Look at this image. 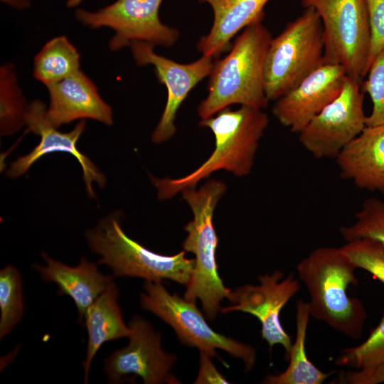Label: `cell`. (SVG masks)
<instances>
[{
	"mask_svg": "<svg viewBox=\"0 0 384 384\" xmlns=\"http://www.w3.org/2000/svg\"><path fill=\"white\" fill-rule=\"evenodd\" d=\"M268 123V116L262 110L245 105L235 110L226 107L201 119L199 125L213 133L214 151L198 169L185 176L174 179L151 176L158 198L170 199L186 188H195L201 180L218 170H226L237 176L250 174Z\"/></svg>",
	"mask_w": 384,
	"mask_h": 384,
	"instance_id": "1",
	"label": "cell"
},
{
	"mask_svg": "<svg viewBox=\"0 0 384 384\" xmlns=\"http://www.w3.org/2000/svg\"><path fill=\"white\" fill-rule=\"evenodd\" d=\"M262 20L245 28L230 53L213 62L207 97L197 108L201 119L210 117L233 104L260 110L267 106L264 70L272 37Z\"/></svg>",
	"mask_w": 384,
	"mask_h": 384,
	"instance_id": "2",
	"label": "cell"
},
{
	"mask_svg": "<svg viewBox=\"0 0 384 384\" xmlns=\"http://www.w3.org/2000/svg\"><path fill=\"white\" fill-rule=\"evenodd\" d=\"M356 269L341 248L335 247L312 250L297 267L310 296V315L357 339L362 336L366 311L358 299L347 293L349 285L358 284Z\"/></svg>",
	"mask_w": 384,
	"mask_h": 384,
	"instance_id": "3",
	"label": "cell"
},
{
	"mask_svg": "<svg viewBox=\"0 0 384 384\" xmlns=\"http://www.w3.org/2000/svg\"><path fill=\"white\" fill-rule=\"evenodd\" d=\"M225 191V183L210 180L198 189L188 188L181 191L193 214V220L184 227L188 235L182 247L196 257L183 298L193 302L199 299L209 320L216 317L220 302L225 298L230 300L233 292L224 286L218 272L215 252L218 238L213 223L215 206Z\"/></svg>",
	"mask_w": 384,
	"mask_h": 384,
	"instance_id": "4",
	"label": "cell"
},
{
	"mask_svg": "<svg viewBox=\"0 0 384 384\" xmlns=\"http://www.w3.org/2000/svg\"><path fill=\"white\" fill-rule=\"evenodd\" d=\"M85 235L91 250L101 257L97 264L107 265L114 277L171 279L185 286L190 280L195 260L186 258L185 250L169 256L148 250L127 235L116 215L104 218Z\"/></svg>",
	"mask_w": 384,
	"mask_h": 384,
	"instance_id": "5",
	"label": "cell"
},
{
	"mask_svg": "<svg viewBox=\"0 0 384 384\" xmlns=\"http://www.w3.org/2000/svg\"><path fill=\"white\" fill-rule=\"evenodd\" d=\"M321 21L314 9L289 22L272 38L265 58V92L277 100L324 63Z\"/></svg>",
	"mask_w": 384,
	"mask_h": 384,
	"instance_id": "6",
	"label": "cell"
},
{
	"mask_svg": "<svg viewBox=\"0 0 384 384\" xmlns=\"http://www.w3.org/2000/svg\"><path fill=\"white\" fill-rule=\"evenodd\" d=\"M322 24L324 63L342 65L346 75L361 83L366 76L370 26L365 0H301Z\"/></svg>",
	"mask_w": 384,
	"mask_h": 384,
	"instance_id": "7",
	"label": "cell"
},
{
	"mask_svg": "<svg viewBox=\"0 0 384 384\" xmlns=\"http://www.w3.org/2000/svg\"><path fill=\"white\" fill-rule=\"evenodd\" d=\"M144 289L145 292L140 295L142 308L171 326L182 343L198 348L211 356H217L215 349H222L240 358L246 370L252 368L256 358L255 348L215 332L195 302L170 294L160 281H146Z\"/></svg>",
	"mask_w": 384,
	"mask_h": 384,
	"instance_id": "8",
	"label": "cell"
},
{
	"mask_svg": "<svg viewBox=\"0 0 384 384\" xmlns=\"http://www.w3.org/2000/svg\"><path fill=\"white\" fill-rule=\"evenodd\" d=\"M360 83L346 75L338 96L299 133L302 146L316 159H336L366 127Z\"/></svg>",
	"mask_w": 384,
	"mask_h": 384,
	"instance_id": "9",
	"label": "cell"
},
{
	"mask_svg": "<svg viewBox=\"0 0 384 384\" xmlns=\"http://www.w3.org/2000/svg\"><path fill=\"white\" fill-rule=\"evenodd\" d=\"M163 0H117L96 11L78 9L76 19L92 28L109 27L114 35L109 42L112 50H118L135 41L153 47L172 46L178 31L164 24L159 16Z\"/></svg>",
	"mask_w": 384,
	"mask_h": 384,
	"instance_id": "10",
	"label": "cell"
},
{
	"mask_svg": "<svg viewBox=\"0 0 384 384\" xmlns=\"http://www.w3.org/2000/svg\"><path fill=\"white\" fill-rule=\"evenodd\" d=\"M127 346L112 352L104 360L103 370L109 383H122L141 377L145 384H177L171 373L176 357L165 352L161 335L149 321L135 316L129 323Z\"/></svg>",
	"mask_w": 384,
	"mask_h": 384,
	"instance_id": "11",
	"label": "cell"
},
{
	"mask_svg": "<svg viewBox=\"0 0 384 384\" xmlns=\"http://www.w3.org/2000/svg\"><path fill=\"white\" fill-rule=\"evenodd\" d=\"M130 47L137 64L153 65L159 82L167 90L164 110L151 134L152 142L160 144L170 139L176 133L177 112L191 90L209 76L213 65V58L202 55L192 63L183 64L156 54L154 47L145 42L135 41Z\"/></svg>",
	"mask_w": 384,
	"mask_h": 384,
	"instance_id": "12",
	"label": "cell"
},
{
	"mask_svg": "<svg viewBox=\"0 0 384 384\" xmlns=\"http://www.w3.org/2000/svg\"><path fill=\"white\" fill-rule=\"evenodd\" d=\"M283 277L284 274L279 270L271 274L260 275L258 285L245 284L233 292L229 300L233 305L221 309L220 311L225 314L241 311L257 317L262 326V338L270 348L275 344L282 345L287 360L292 343L280 323L279 314L299 291V283L292 274L282 279Z\"/></svg>",
	"mask_w": 384,
	"mask_h": 384,
	"instance_id": "13",
	"label": "cell"
},
{
	"mask_svg": "<svg viewBox=\"0 0 384 384\" xmlns=\"http://www.w3.org/2000/svg\"><path fill=\"white\" fill-rule=\"evenodd\" d=\"M25 124L29 130L40 136V142L28 154L12 162L7 175L11 178L23 175L36 161L47 154L55 151L69 153L80 164L87 192L90 197L95 198L92 183L102 188L106 183V178L91 160L78 149L77 143L85 130V121H79L69 132H59L47 120L45 105L40 100H35L28 105Z\"/></svg>",
	"mask_w": 384,
	"mask_h": 384,
	"instance_id": "14",
	"label": "cell"
},
{
	"mask_svg": "<svg viewBox=\"0 0 384 384\" xmlns=\"http://www.w3.org/2000/svg\"><path fill=\"white\" fill-rule=\"evenodd\" d=\"M346 73L338 64L324 63L277 100L272 112L290 131L299 133L341 92Z\"/></svg>",
	"mask_w": 384,
	"mask_h": 384,
	"instance_id": "15",
	"label": "cell"
},
{
	"mask_svg": "<svg viewBox=\"0 0 384 384\" xmlns=\"http://www.w3.org/2000/svg\"><path fill=\"white\" fill-rule=\"evenodd\" d=\"M50 105L46 119L54 127L85 118L106 125L113 123L112 110L97 87L82 70L47 86Z\"/></svg>",
	"mask_w": 384,
	"mask_h": 384,
	"instance_id": "16",
	"label": "cell"
},
{
	"mask_svg": "<svg viewBox=\"0 0 384 384\" xmlns=\"http://www.w3.org/2000/svg\"><path fill=\"white\" fill-rule=\"evenodd\" d=\"M45 265H32L41 279L53 282L58 287V294H65L74 302L78 313V321L84 324L87 308L114 283L113 274L100 272L96 264L82 257L78 265L73 267L50 257L42 252Z\"/></svg>",
	"mask_w": 384,
	"mask_h": 384,
	"instance_id": "17",
	"label": "cell"
},
{
	"mask_svg": "<svg viewBox=\"0 0 384 384\" xmlns=\"http://www.w3.org/2000/svg\"><path fill=\"white\" fill-rule=\"evenodd\" d=\"M335 160L343 179L384 194V125L366 126Z\"/></svg>",
	"mask_w": 384,
	"mask_h": 384,
	"instance_id": "18",
	"label": "cell"
},
{
	"mask_svg": "<svg viewBox=\"0 0 384 384\" xmlns=\"http://www.w3.org/2000/svg\"><path fill=\"white\" fill-rule=\"evenodd\" d=\"M198 1L210 6L213 21L209 33L198 41L197 50L213 58L231 47L230 40L240 31L264 18V8L270 0Z\"/></svg>",
	"mask_w": 384,
	"mask_h": 384,
	"instance_id": "19",
	"label": "cell"
},
{
	"mask_svg": "<svg viewBox=\"0 0 384 384\" xmlns=\"http://www.w3.org/2000/svg\"><path fill=\"white\" fill-rule=\"evenodd\" d=\"M119 289L114 282L87 308L83 325L87 331L86 356L82 362L84 383L89 382L90 369L94 357L107 341L129 337L131 329L123 320L118 304Z\"/></svg>",
	"mask_w": 384,
	"mask_h": 384,
	"instance_id": "20",
	"label": "cell"
},
{
	"mask_svg": "<svg viewBox=\"0 0 384 384\" xmlns=\"http://www.w3.org/2000/svg\"><path fill=\"white\" fill-rule=\"evenodd\" d=\"M310 316L309 302L298 300L296 312V338L289 355V363L284 371L267 375L266 384H321L331 373H324L311 363L306 352V329Z\"/></svg>",
	"mask_w": 384,
	"mask_h": 384,
	"instance_id": "21",
	"label": "cell"
},
{
	"mask_svg": "<svg viewBox=\"0 0 384 384\" xmlns=\"http://www.w3.org/2000/svg\"><path fill=\"white\" fill-rule=\"evenodd\" d=\"M80 70V53L65 36L47 42L33 60V76L46 87Z\"/></svg>",
	"mask_w": 384,
	"mask_h": 384,
	"instance_id": "22",
	"label": "cell"
},
{
	"mask_svg": "<svg viewBox=\"0 0 384 384\" xmlns=\"http://www.w3.org/2000/svg\"><path fill=\"white\" fill-rule=\"evenodd\" d=\"M0 127L1 135H10L25 124L28 107L18 85L14 66L4 64L0 69Z\"/></svg>",
	"mask_w": 384,
	"mask_h": 384,
	"instance_id": "23",
	"label": "cell"
},
{
	"mask_svg": "<svg viewBox=\"0 0 384 384\" xmlns=\"http://www.w3.org/2000/svg\"><path fill=\"white\" fill-rule=\"evenodd\" d=\"M0 311L1 341L21 321L24 312L21 274L12 265L0 270Z\"/></svg>",
	"mask_w": 384,
	"mask_h": 384,
	"instance_id": "24",
	"label": "cell"
},
{
	"mask_svg": "<svg viewBox=\"0 0 384 384\" xmlns=\"http://www.w3.org/2000/svg\"><path fill=\"white\" fill-rule=\"evenodd\" d=\"M354 221L341 226L339 233L346 242L360 238H371L384 245V201L368 198L355 213Z\"/></svg>",
	"mask_w": 384,
	"mask_h": 384,
	"instance_id": "25",
	"label": "cell"
},
{
	"mask_svg": "<svg viewBox=\"0 0 384 384\" xmlns=\"http://www.w3.org/2000/svg\"><path fill=\"white\" fill-rule=\"evenodd\" d=\"M384 359V312L379 324L361 344L346 348L336 360V365L359 369Z\"/></svg>",
	"mask_w": 384,
	"mask_h": 384,
	"instance_id": "26",
	"label": "cell"
},
{
	"mask_svg": "<svg viewBox=\"0 0 384 384\" xmlns=\"http://www.w3.org/2000/svg\"><path fill=\"white\" fill-rule=\"evenodd\" d=\"M356 268L365 270L384 284V245L371 238L346 242L341 247Z\"/></svg>",
	"mask_w": 384,
	"mask_h": 384,
	"instance_id": "27",
	"label": "cell"
},
{
	"mask_svg": "<svg viewBox=\"0 0 384 384\" xmlns=\"http://www.w3.org/2000/svg\"><path fill=\"white\" fill-rule=\"evenodd\" d=\"M363 89L372 101L370 114L366 117V126L384 125V50L370 64Z\"/></svg>",
	"mask_w": 384,
	"mask_h": 384,
	"instance_id": "28",
	"label": "cell"
},
{
	"mask_svg": "<svg viewBox=\"0 0 384 384\" xmlns=\"http://www.w3.org/2000/svg\"><path fill=\"white\" fill-rule=\"evenodd\" d=\"M370 26L366 75L373 60L384 50V0H365Z\"/></svg>",
	"mask_w": 384,
	"mask_h": 384,
	"instance_id": "29",
	"label": "cell"
},
{
	"mask_svg": "<svg viewBox=\"0 0 384 384\" xmlns=\"http://www.w3.org/2000/svg\"><path fill=\"white\" fill-rule=\"evenodd\" d=\"M332 383L339 384H378L384 383V359L372 365L341 371Z\"/></svg>",
	"mask_w": 384,
	"mask_h": 384,
	"instance_id": "30",
	"label": "cell"
},
{
	"mask_svg": "<svg viewBox=\"0 0 384 384\" xmlns=\"http://www.w3.org/2000/svg\"><path fill=\"white\" fill-rule=\"evenodd\" d=\"M212 356L205 351H200V367L196 384L229 383L225 378L217 370L211 361Z\"/></svg>",
	"mask_w": 384,
	"mask_h": 384,
	"instance_id": "31",
	"label": "cell"
},
{
	"mask_svg": "<svg viewBox=\"0 0 384 384\" xmlns=\"http://www.w3.org/2000/svg\"><path fill=\"white\" fill-rule=\"evenodd\" d=\"M1 1L20 10L28 9L31 6L30 0H1Z\"/></svg>",
	"mask_w": 384,
	"mask_h": 384,
	"instance_id": "32",
	"label": "cell"
},
{
	"mask_svg": "<svg viewBox=\"0 0 384 384\" xmlns=\"http://www.w3.org/2000/svg\"><path fill=\"white\" fill-rule=\"evenodd\" d=\"M82 0H68L66 6L68 8H73L78 6Z\"/></svg>",
	"mask_w": 384,
	"mask_h": 384,
	"instance_id": "33",
	"label": "cell"
}]
</instances>
